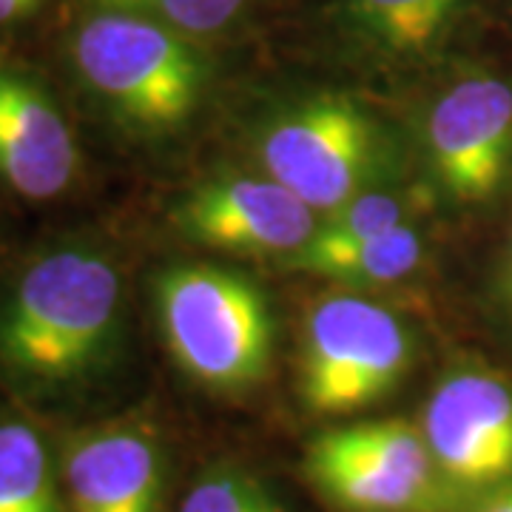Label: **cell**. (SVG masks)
<instances>
[{
    "label": "cell",
    "instance_id": "obj_9",
    "mask_svg": "<svg viewBox=\"0 0 512 512\" xmlns=\"http://www.w3.org/2000/svg\"><path fill=\"white\" fill-rule=\"evenodd\" d=\"M191 242L228 254L285 259L316 234L322 217L274 177H217L194 188L174 214Z\"/></svg>",
    "mask_w": 512,
    "mask_h": 512
},
{
    "label": "cell",
    "instance_id": "obj_18",
    "mask_svg": "<svg viewBox=\"0 0 512 512\" xmlns=\"http://www.w3.org/2000/svg\"><path fill=\"white\" fill-rule=\"evenodd\" d=\"M473 512H512V478L504 481L501 487L481 495V501Z\"/></svg>",
    "mask_w": 512,
    "mask_h": 512
},
{
    "label": "cell",
    "instance_id": "obj_1",
    "mask_svg": "<svg viewBox=\"0 0 512 512\" xmlns=\"http://www.w3.org/2000/svg\"><path fill=\"white\" fill-rule=\"evenodd\" d=\"M123 319V279L94 248H57L29 265L0 302V376L57 396L109 365Z\"/></svg>",
    "mask_w": 512,
    "mask_h": 512
},
{
    "label": "cell",
    "instance_id": "obj_14",
    "mask_svg": "<svg viewBox=\"0 0 512 512\" xmlns=\"http://www.w3.org/2000/svg\"><path fill=\"white\" fill-rule=\"evenodd\" d=\"M0 512H69L55 458L23 419H0Z\"/></svg>",
    "mask_w": 512,
    "mask_h": 512
},
{
    "label": "cell",
    "instance_id": "obj_13",
    "mask_svg": "<svg viewBox=\"0 0 512 512\" xmlns=\"http://www.w3.org/2000/svg\"><path fill=\"white\" fill-rule=\"evenodd\" d=\"M421 259H424V239L410 222L379 237L336 245V248L302 245L299 251L285 256L282 265L291 271L322 276L345 285H382L413 274Z\"/></svg>",
    "mask_w": 512,
    "mask_h": 512
},
{
    "label": "cell",
    "instance_id": "obj_16",
    "mask_svg": "<svg viewBox=\"0 0 512 512\" xmlns=\"http://www.w3.org/2000/svg\"><path fill=\"white\" fill-rule=\"evenodd\" d=\"M177 512H288V507L265 478L225 461L202 470Z\"/></svg>",
    "mask_w": 512,
    "mask_h": 512
},
{
    "label": "cell",
    "instance_id": "obj_5",
    "mask_svg": "<svg viewBox=\"0 0 512 512\" xmlns=\"http://www.w3.org/2000/svg\"><path fill=\"white\" fill-rule=\"evenodd\" d=\"M379 123L345 94H316L262 131L259 160L319 217L370 191L382 171Z\"/></svg>",
    "mask_w": 512,
    "mask_h": 512
},
{
    "label": "cell",
    "instance_id": "obj_15",
    "mask_svg": "<svg viewBox=\"0 0 512 512\" xmlns=\"http://www.w3.org/2000/svg\"><path fill=\"white\" fill-rule=\"evenodd\" d=\"M419 208V191H365L345 202L339 211L322 217L316 234L305 245L336 248V245L379 237L393 228L410 225V217H416Z\"/></svg>",
    "mask_w": 512,
    "mask_h": 512
},
{
    "label": "cell",
    "instance_id": "obj_20",
    "mask_svg": "<svg viewBox=\"0 0 512 512\" xmlns=\"http://www.w3.org/2000/svg\"><path fill=\"white\" fill-rule=\"evenodd\" d=\"M510 293H512V271H510Z\"/></svg>",
    "mask_w": 512,
    "mask_h": 512
},
{
    "label": "cell",
    "instance_id": "obj_8",
    "mask_svg": "<svg viewBox=\"0 0 512 512\" xmlns=\"http://www.w3.org/2000/svg\"><path fill=\"white\" fill-rule=\"evenodd\" d=\"M421 433L453 490L490 493L512 478V387L481 370H458L430 393Z\"/></svg>",
    "mask_w": 512,
    "mask_h": 512
},
{
    "label": "cell",
    "instance_id": "obj_2",
    "mask_svg": "<svg viewBox=\"0 0 512 512\" xmlns=\"http://www.w3.org/2000/svg\"><path fill=\"white\" fill-rule=\"evenodd\" d=\"M74 69L106 109L137 131L165 134L200 106L208 63L194 37L100 6L74 32Z\"/></svg>",
    "mask_w": 512,
    "mask_h": 512
},
{
    "label": "cell",
    "instance_id": "obj_19",
    "mask_svg": "<svg viewBox=\"0 0 512 512\" xmlns=\"http://www.w3.org/2000/svg\"><path fill=\"white\" fill-rule=\"evenodd\" d=\"M43 0H0V23H12V20L32 15Z\"/></svg>",
    "mask_w": 512,
    "mask_h": 512
},
{
    "label": "cell",
    "instance_id": "obj_4",
    "mask_svg": "<svg viewBox=\"0 0 512 512\" xmlns=\"http://www.w3.org/2000/svg\"><path fill=\"white\" fill-rule=\"evenodd\" d=\"M305 476L336 512H453L461 495L441 476L421 424L404 419L319 433Z\"/></svg>",
    "mask_w": 512,
    "mask_h": 512
},
{
    "label": "cell",
    "instance_id": "obj_3",
    "mask_svg": "<svg viewBox=\"0 0 512 512\" xmlns=\"http://www.w3.org/2000/svg\"><path fill=\"white\" fill-rule=\"evenodd\" d=\"M154 308L174 362L194 382L237 393L265 379L276 325L248 276L220 265H171L154 279Z\"/></svg>",
    "mask_w": 512,
    "mask_h": 512
},
{
    "label": "cell",
    "instance_id": "obj_6",
    "mask_svg": "<svg viewBox=\"0 0 512 512\" xmlns=\"http://www.w3.org/2000/svg\"><path fill=\"white\" fill-rule=\"evenodd\" d=\"M410 362V330L396 313L353 293H333L308 313L299 393L319 416L353 413L393 393Z\"/></svg>",
    "mask_w": 512,
    "mask_h": 512
},
{
    "label": "cell",
    "instance_id": "obj_10",
    "mask_svg": "<svg viewBox=\"0 0 512 512\" xmlns=\"http://www.w3.org/2000/svg\"><path fill=\"white\" fill-rule=\"evenodd\" d=\"M60 484L69 512H160L163 444L140 421H106L63 441Z\"/></svg>",
    "mask_w": 512,
    "mask_h": 512
},
{
    "label": "cell",
    "instance_id": "obj_12",
    "mask_svg": "<svg viewBox=\"0 0 512 512\" xmlns=\"http://www.w3.org/2000/svg\"><path fill=\"white\" fill-rule=\"evenodd\" d=\"M473 0H342L353 35L387 57L430 55Z\"/></svg>",
    "mask_w": 512,
    "mask_h": 512
},
{
    "label": "cell",
    "instance_id": "obj_17",
    "mask_svg": "<svg viewBox=\"0 0 512 512\" xmlns=\"http://www.w3.org/2000/svg\"><path fill=\"white\" fill-rule=\"evenodd\" d=\"M97 6L143 15L197 40L234 26L248 0H97Z\"/></svg>",
    "mask_w": 512,
    "mask_h": 512
},
{
    "label": "cell",
    "instance_id": "obj_7",
    "mask_svg": "<svg viewBox=\"0 0 512 512\" xmlns=\"http://www.w3.org/2000/svg\"><path fill=\"white\" fill-rule=\"evenodd\" d=\"M424 143L439 185L456 202H487L512 165V86L493 74L453 83L427 114Z\"/></svg>",
    "mask_w": 512,
    "mask_h": 512
},
{
    "label": "cell",
    "instance_id": "obj_11",
    "mask_svg": "<svg viewBox=\"0 0 512 512\" xmlns=\"http://www.w3.org/2000/svg\"><path fill=\"white\" fill-rule=\"evenodd\" d=\"M77 168L74 131L52 94L0 63V180L26 200H55Z\"/></svg>",
    "mask_w": 512,
    "mask_h": 512
}]
</instances>
